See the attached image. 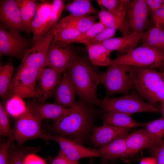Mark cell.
<instances>
[{"label":"cell","mask_w":164,"mask_h":164,"mask_svg":"<svg viewBox=\"0 0 164 164\" xmlns=\"http://www.w3.org/2000/svg\"><path fill=\"white\" fill-rule=\"evenodd\" d=\"M101 118L104 123L123 128L144 126L145 124L135 121L131 114L120 112L109 111L102 115Z\"/></svg>","instance_id":"23"},{"label":"cell","mask_w":164,"mask_h":164,"mask_svg":"<svg viewBox=\"0 0 164 164\" xmlns=\"http://www.w3.org/2000/svg\"><path fill=\"white\" fill-rule=\"evenodd\" d=\"M149 149L152 156L155 159L157 164H164V140L158 145Z\"/></svg>","instance_id":"40"},{"label":"cell","mask_w":164,"mask_h":164,"mask_svg":"<svg viewBox=\"0 0 164 164\" xmlns=\"http://www.w3.org/2000/svg\"><path fill=\"white\" fill-rule=\"evenodd\" d=\"M164 62V52L142 44L111 60L109 65H126L153 69L159 68Z\"/></svg>","instance_id":"5"},{"label":"cell","mask_w":164,"mask_h":164,"mask_svg":"<svg viewBox=\"0 0 164 164\" xmlns=\"http://www.w3.org/2000/svg\"><path fill=\"white\" fill-rule=\"evenodd\" d=\"M64 9L69 12L70 15L81 16L95 14L97 11L91 2L88 0H75L64 5Z\"/></svg>","instance_id":"30"},{"label":"cell","mask_w":164,"mask_h":164,"mask_svg":"<svg viewBox=\"0 0 164 164\" xmlns=\"http://www.w3.org/2000/svg\"><path fill=\"white\" fill-rule=\"evenodd\" d=\"M53 43H51L48 50L47 67L60 73H63L70 67L77 55L68 45L54 41Z\"/></svg>","instance_id":"10"},{"label":"cell","mask_w":164,"mask_h":164,"mask_svg":"<svg viewBox=\"0 0 164 164\" xmlns=\"http://www.w3.org/2000/svg\"><path fill=\"white\" fill-rule=\"evenodd\" d=\"M144 127L159 142L163 140L164 136V118H160L145 123Z\"/></svg>","instance_id":"33"},{"label":"cell","mask_w":164,"mask_h":164,"mask_svg":"<svg viewBox=\"0 0 164 164\" xmlns=\"http://www.w3.org/2000/svg\"><path fill=\"white\" fill-rule=\"evenodd\" d=\"M53 39L50 32L39 38L34 46L25 53L20 66L37 69L47 67L48 50Z\"/></svg>","instance_id":"9"},{"label":"cell","mask_w":164,"mask_h":164,"mask_svg":"<svg viewBox=\"0 0 164 164\" xmlns=\"http://www.w3.org/2000/svg\"><path fill=\"white\" fill-rule=\"evenodd\" d=\"M140 164H157L155 159L153 157H147L141 159Z\"/></svg>","instance_id":"46"},{"label":"cell","mask_w":164,"mask_h":164,"mask_svg":"<svg viewBox=\"0 0 164 164\" xmlns=\"http://www.w3.org/2000/svg\"><path fill=\"white\" fill-rule=\"evenodd\" d=\"M75 95L72 84L65 71L53 93L54 103L71 108L76 103Z\"/></svg>","instance_id":"21"},{"label":"cell","mask_w":164,"mask_h":164,"mask_svg":"<svg viewBox=\"0 0 164 164\" xmlns=\"http://www.w3.org/2000/svg\"><path fill=\"white\" fill-rule=\"evenodd\" d=\"M136 67L134 87L139 94L154 105L164 101V80L162 73L153 69Z\"/></svg>","instance_id":"4"},{"label":"cell","mask_w":164,"mask_h":164,"mask_svg":"<svg viewBox=\"0 0 164 164\" xmlns=\"http://www.w3.org/2000/svg\"><path fill=\"white\" fill-rule=\"evenodd\" d=\"M108 161L101 157V163L100 164H108Z\"/></svg>","instance_id":"50"},{"label":"cell","mask_w":164,"mask_h":164,"mask_svg":"<svg viewBox=\"0 0 164 164\" xmlns=\"http://www.w3.org/2000/svg\"><path fill=\"white\" fill-rule=\"evenodd\" d=\"M146 2L151 11L164 6V0H146Z\"/></svg>","instance_id":"44"},{"label":"cell","mask_w":164,"mask_h":164,"mask_svg":"<svg viewBox=\"0 0 164 164\" xmlns=\"http://www.w3.org/2000/svg\"><path fill=\"white\" fill-rule=\"evenodd\" d=\"M0 19L9 29L29 32L22 20L16 0L1 1Z\"/></svg>","instance_id":"15"},{"label":"cell","mask_w":164,"mask_h":164,"mask_svg":"<svg viewBox=\"0 0 164 164\" xmlns=\"http://www.w3.org/2000/svg\"><path fill=\"white\" fill-rule=\"evenodd\" d=\"M51 3L52 8L51 13L43 36L49 32L57 23L64 9V1L63 0H54Z\"/></svg>","instance_id":"34"},{"label":"cell","mask_w":164,"mask_h":164,"mask_svg":"<svg viewBox=\"0 0 164 164\" xmlns=\"http://www.w3.org/2000/svg\"><path fill=\"white\" fill-rule=\"evenodd\" d=\"M9 151V164H24V158L28 154L37 151L36 148L28 147L24 149L13 147Z\"/></svg>","instance_id":"37"},{"label":"cell","mask_w":164,"mask_h":164,"mask_svg":"<svg viewBox=\"0 0 164 164\" xmlns=\"http://www.w3.org/2000/svg\"><path fill=\"white\" fill-rule=\"evenodd\" d=\"M24 164H46L45 161L36 154L31 152L25 156Z\"/></svg>","instance_id":"43"},{"label":"cell","mask_w":164,"mask_h":164,"mask_svg":"<svg viewBox=\"0 0 164 164\" xmlns=\"http://www.w3.org/2000/svg\"><path fill=\"white\" fill-rule=\"evenodd\" d=\"M130 2L129 0H97L100 7L106 9L114 15L126 20L127 10Z\"/></svg>","instance_id":"27"},{"label":"cell","mask_w":164,"mask_h":164,"mask_svg":"<svg viewBox=\"0 0 164 164\" xmlns=\"http://www.w3.org/2000/svg\"><path fill=\"white\" fill-rule=\"evenodd\" d=\"M0 135L6 136L8 140H14L10 128L9 114L5 106L0 103Z\"/></svg>","instance_id":"36"},{"label":"cell","mask_w":164,"mask_h":164,"mask_svg":"<svg viewBox=\"0 0 164 164\" xmlns=\"http://www.w3.org/2000/svg\"><path fill=\"white\" fill-rule=\"evenodd\" d=\"M5 107L9 114L15 118L24 112L27 108L22 99L17 97L7 99Z\"/></svg>","instance_id":"35"},{"label":"cell","mask_w":164,"mask_h":164,"mask_svg":"<svg viewBox=\"0 0 164 164\" xmlns=\"http://www.w3.org/2000/svg\"><path fill=\"white\" fill-rule=\"evenodd\" d=\"M161 111L162 113V117L164 118V101L161 102Z\"/></svg>","instance_id":"48"},{"label":"cell","mask_w":164,"mask_h":164,"mask_svg":"<svg viewBox=\"0 0 164 164\" xmlns=\"http://www.w3.org/2000/svg\"><path fill=\"white\" fill-rule=\"evenodd\" d=\"M158 68L160 70V72L164 73V62Z\"/></svg>","instance_id":"49"},{"label":"cell","mask_w":164,"mask_h":164,"mask_svg":"<svg viewBox=\"0 0 164 164\" xmlns=\"http://www.w3.org/2000/svg\"><path fill=\"white\" fill-rule=\"evenodd\" d=\"M26 106L25 111L15 118L12 130L14 140L20 146L27 140L35 138L48 141L47 133L41 129V120Z\"/></svg>","instance_id":"6"},{"label":"cell","mask_w":164,"mask_h":164,"mask_svg":"<svg viewBox=\"0 0 164 164\" xmlns=\"http://www.w3.org/2000/svg\"><path fill=\"white\" fill-rule=\"evenodd\" d=\"M91 64L95 66H109L111 51L100 44L86 46Z\"/></svg>","instance_id":"26"},{"label":"cell","mask_w":164,"mask_h":164,"mask_svg":"<svg viewBox=\"0 0 164 164\" xmlns=\"http://www.w3.org/2000/svg\"><path fill=\"white\" fill-rule=\"evenodd\" d=\"M40 119H48L54 121L70 114L72 109L65 108L55 103H39L34 102L26 105Z\"/></svg>","instance_id":"18"},{"label":"cell","mask_w":164,"mask_h":164,"mask_svg":"<svg viewBox=\"0 0 164 164\" xmlns=\"http://www.w3.org/2000/svg\"><path fill=\"white\" fill-rule=\"evenodd\" d=\"M125 137L116 139L97 149L100 156L108 161L111 162H114L118 159H124L130 156Z\"/></svg>","instance_id":"22"},{"label":"cell","mask_w":164,"mask_h":164,"mask_svg":"<svg viewBox=\"0 0 164 164\" xmlns=\"http://www.w3.org/2000/svg\"><path fill=\"white\" fill-rule=\"evenodd\" d=\"M143 34L131 32L128 35L112 37L99 44L102 45L111 51H116L124 54L135 48L141 41Z\"/></svg>","instance_id":"20"},{"label":"cell","mask_w":164,"mask_h":164,"mask_svg":"<svg viewBox=\"0 0 164 164\" xmlns=\"http://www.w3.org/2000/svg\"><path fill=\"white\" fill-rule=\"evenodd\" d=\"M136 67L126 65H109L107 71L100 74V83L105 87V98L121 93L129 94L134 89L136 78Z\"/></svg>","instance_id":"3"},{"label":"cell","mask_w":164,"mask_h":164,"mask_svg":"<svg viewBox=\"0 0 164 164\" xmlns=\"http://www.w3.org/2000/svg\"><path fill=\"white\" fill-rule=\"evenodd\" d=\"M51 164H81L78 162H73L67 158L60 150L57 155L53 158Z\"/></svg>","instance_id":"42"},{"label":"cell","mask_w":164,"mask_h":164,"mask_svg":"<svg viewBox=\"0 0 164 164\" xmlns=\"http://www.w3.org/2000/svg\"><path fill=\"white\" fill-rule=\"evenodd\" d=\"M151 11L146 0H130L127 12V20L130 32L142 33L148 26Z\"/></svg>","instance_id":"11"},{"label":"cell","mask_w":164,"mask_h":164,"mask_svg":"<svg viewBox=\"0 0 164 164\" xmlns=\"http://www.w3.org/2000/svg\"><path fill=\"white\" fill-rule=\"evenodd\" d=\"M53 41L67 45L81 33L77 29L60 21L50 31Z\"/></svg>","instance_id":"25"},{"label":"cell","mask_w":164,"mask_h":164,"mask_svg":"<svg viewBox=\"0 0 164 164\" xmlns=\"http://www.w3.org/2000/svg\"><path fill=\"white\" fill-rule=\"evenodd\" d=\"M52 8L51 3L48 1H44L39 3L30 27V30L33 33L32 40L34 43L43 36L50 19Z\"/></svg>","instance_id":"19"},{"label":"cell","mask_w":164,"mask_h":164,"mask_svg":"<svg viewBox=\"0 0 164 164\" xmlns=\"http://www.w3.org/2000/svg\"><path fill=\"white\" fill-rule=\"evenodd\" d=\"M12 140L1 143L0 145V164H9V148Z\"/></svg>","instance_id":"41"},{"label":"cell","mask_w":164,"mask_h":164,"mask_svg":"<svg viewBox=\"0 0 164 164\" xmlns=\"http://www.w3.org/2000/svg\"><path fill=\"white\" fill-rule=\"evenodd\" d=\"M125 138L130 156L135 155L141 150L149 149L160 143L145 128L140 129L130 134H128L125 136Z\"/></svg>","instance_id":"17"},{"label":"cell","mask_w":164,"mask_h":164,"mask_svg":"<svg viewBox=\"0 0 164 164\" xmlns=\"http://www.w3.org/2000/svg\"><path fill=\"white\" fill-rule=\"evenodd\" d=\"M162 39V29L156 24L143 33L140 41L143 45L160 50Z\"/></svg>","instance_id":"31"},{"label":"cell","mask_w":164,"mask_h":164,"mask_svg":"<svg viewBox=\"0 0 164 164\" xmlns=\"http://www.w3.org/2000/svg\"><path fill=\"white\" fill-rule=\"evenodd\" d=\"M39 73L36 88L38 103H44L53 94L60 79L61 73L47 67Z\"/></svg>","instance_id":"14"},{"label":"cell","mask_w":164,"mask_h":164,"mask_svg":"<svg viewBox=\"0 0 164 164\" xmlns=\"http://www.w3.org/2000/svg\"><path fill=\"white\" fill-rule=\"evenodd\" d=\"M49 140H53L59 145L60 150L69 159L78 162L81 159L101 156L97 149L87 148L82 144L66 138L56 135L47 133Z\"/></svg>","instance_id":"12"},{"label":"cell","mask_w":164,"mask_h":164,"mask_svg":"<svg viewBox=\"0 0 164 164\" xmlns=\"http://www.w3.org/2000/svg\"><path fill=\"white\" fill-rule=\"evenodd\" d=\"M88 164H94L93 163V162L92 159H91L89 163Z\"/></svg>","instance_id":"51"},{"label":"cell","mask_w":164,"mask_h":164,"mask_svg":"<svg viewBox=\"0 0 164 164\" xmlns=\"http://www.w3.org/2000/svg\"><path fill=\"white\" fill-rule=\"evenodd\" d=\"M19 31L3 27L0 29V55L15 57H22L28 43Z\"/></svg>","instance_id":"13"},{"label":"cell","mask_w":164,"mask_h":164,"mask_svg":"<svg viewBox=\"0 0 164 164\" xmlns=\"http://www.w3.org/2000/svg\"><path fill=\"white\" fill-rule=\"evenodd\" d=\"M164 13V6L151 11V15L154 24H158Z\"/></svg>","instance_id":"45"},{"label":"cell","mask_w":164,"mask_h":164,"mask_svg":"<svg viewBox=\"0 0 164 164\" xmlns=\"http://www.w3.org/2000/svg\"><path fill=\"white\" fill-rule=\"evenodd\" d=\"M14 71L11 63L0 67V96L2 99H8Z\"/></svg>","instance_id":"32"},{"label":"cell","mask_w":164,"mask_h":164,"mask_svg":"<svg viewBox=\"0 0 164 164\" xmlns=\"http://www.w3.org/2000/svg\"><path fill=\"white\" fill-rule=\"evenodd\" d=\"M158 24L161 27L164 29V13Z\"/></svg>","instance_id":"47"},{"label":"cell","mask_w":164,"mask_h":164,"mask_svg":"<svg viewBox=\"0 0 164 164\" xmlns=\"http://www.w3.org/2000/svg\"><path fill=\"white\" fill-rule=\"evenodd\" d=\"M98 13L100 22L106 28H115L118 30L123 36L130 33L127 20L111 13L102 7Z\"/></svg>","instance_id":"24"},{"label":"cell","mask_w":164,"mask_h":164,"mask_svg":"<svg viewBox=\"0 0 164 164\" xmlns=\"http://www.w3.org/2000/svg\"><path fill=\"white\" fill-rule=\"evenodd\" d=\"M41 69L20 66L12 79L8 99L36 97V84Z\"/></svg>","instance_id":"8"},{"label":"cell","mask_w":164,"mask_h":164,"mask_svg":"<svg viewBox=\"0 0 164 164\" xmlns=\"http://www.w3.org/2000/svg\"><path fill=\"white\" fill-rule=\"evenodd\" d=\"M130 130V128L119 127L103 123L101 127H94L91 139L94 145L99 148L116 139L125 136Z\"/></svg>","instance_id":"16"},{"label":"cell","mask_w":164,"mask_h":164,"mask_svg":"<svg viewBox=\"0 0 164 164\" xmlns=\"http://www.w3.org/2000/svg\"><path fill=\"white\" fill-rule=\"evenodd\" d=\"M100 107L106 113L115 111L131 115L140 112L160 111L155 105L143 101L133 92L119 97H105L101 100Z\"/></svg>","instance_id":"7"},{"label":"cell","mask_w":164,"mask_h":164,"mask_svg":"<svg viewBox=\"0 0 164 164\" xmlns=\"http://www.w3.org/2000/svg\"><path fill=\"white\" fill-rule=\"evenodd\" d=\"M162 73V74L164 80V73Z\"/></svg>","instance_id":"52"},{"label":"cell","mask_w":164,"mask_h":164,"mask_svg":"<svg viewBox=\"0 0 164 164\" xmlns=\"http://www.w3.org/2000/svg\"><path fill=\"white\" fill-rule=\"evenodd\" d=\"M22 20L29 31L39 3L34 0H16Z\"/></svg>","instance_id":"29"},{"label":"cell","mask_w":164,"mask_h":164,"mask_svg":"<svg viewBox=\"0 0 164 164\" xmlns=\"http://www.w3.org/2000/svg\"><path fill=\"white\" fill-rule=\"evenodd\" d=\"M117 29L115 28H106L92 37L84 40L80 43L85 46L98 44L113 37Z\"/></svg>","instance_id":"38"},{"label":"cell","mask_w":164,"mask_h":164,"mask_svg":"<svg viewBox=\"0 0 164 164\" xmlns=\"http://www.w3.org/2000/svg\"><path fill=\"white\" fill-rule=\"evenodd\" d=\"M95 16L87 15L74 16L69 15L60 21L75 28L81 33L85 32L95 23Z\"/></svg>","instance_id":"28"},{"label":"cell","mask_w":164,"mask_h":164,"mask_svg":"<svg viewBox=\"0 0 164 164\" xmlns=\"http://www.w3.org/2000/svg\"><path fill=\"white\" fill-rule=\"evenodd\" d=\"M71 113L48 125L55 135L82 144L91 138L97 112L94 105L79 100Z\"/></svg>","instance_id":"1"},{"label":"cell","mask_w":164,"mask_h":164,"mask_svg":"<svg viewBox=\"0 0 164 164\" xmlns=\"http://www.w3.org/2000/svg\"><path fill=\"white\" fill-rule=\"evenodd\" d=\"M79 100L93 105L100 106L97 90L100 84L96 70L85 59L77 56L66 71Z\"/></svg>","instance_id":"2"},{"label":"cell","mask_w":164,"mask_h":164,"mask_svg":"<svg viewBox=\"0 0 164 164\" xmlns=\"http://www.w3.org/2000/svg\"><path fill=\"white\" fill-rule=\"evenodd\" d=\"M106 28L100 22H95L89 29L73 40L70 43H78L89 39L101 32Z\"/></svg>","instance_id":"39"}]
</instances>
